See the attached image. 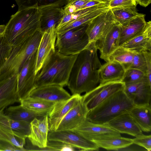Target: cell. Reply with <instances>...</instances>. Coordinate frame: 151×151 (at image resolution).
<instances>
[{
	"instance_id": "obj_40",
	"label": "cell",
	"mask_w": 151,
	"mask_h": 151,
	"mask_svg": "<svg viewBox=\"0 0 151 151\" xmlns=\"http://www.w3.org/2000/svg\"><path fill=\"white\" fill-rule=\"evenodd\" d=\"M47 146L55 151H81L79 149L65 143L57 141L48 140Z\"/></svg>"
},
{
	"instance_id": "obj_30",
	"label": "cell",
	"mask_w": 151,
	"mask_h": 151,
	"mask_svg": "<svg viewBox=\"0 0 151 151\" xmlns=\"http://www.w3.org/2000/svg\"><path fill=\"white\" fill-rule=\"evenodd\" d=\"M109 9L108 6L105 7L83 14L76 19L65 23L56 29L57 33H62L70 29L88 24L96 17Z\"/></svg>"
},
{
	"instance_id": "obj_38",
	"label": "cell",
	"mask_w": 151,
	"mask_h": 151,
	"mask_svg": "<svg viewBox=\"0 0 151 151\" xmlns=\"http://www.w3.org/2000/svg\"><path fill=\"white\" fill-rule=\"evenodd\" d=\"M129 68L140 70L147 75L146 61L143 52H135L132 63Z\"/></svg>"
},
{
	"instance_id": "obj_26",
	"label": "cell",
	"mask_w": 151,
	"mask_h": 151,
	"mask_svg": "<svg viewBox=\"0 0 151 151\" xmlns=\"http://www.w3.org/2000/svg\"><path fill=\"white\" fill-rule=\"evenodd\" d=\"M142 131L150 132L151 130L150 104L134 105L129 112Z\"/></svg>"
},
{
	"instance_id": "obj_23",
	"label": "cell",
	"mask_w": 151,
	"mask_h": 151,
	"mask_svg": "<svg viewBox=\"0 0 151 151\" xmlns=\"http://www.w3.org/2000/svg\"><path fill=\"white\" fill-rule=\"evenodd\" d=\"M126 71L124 66L120 63L115 61H107L99 69V83L122 82Z\"/></svg>"
},
{
	"instance_id": "obj_44",
	"label": "cell",
	"mask_w": 151,
	"mask_h": 151,
	"mask_svg": "<svg viewBox=\"0 0 151 151\" xmlns=\"http://www.w3.org/2000/svg\"><path fill=\"white\" fill-rule=\"evenodd\" d=\"M103 3L97 0H91L86 4L81 9L86 8L88 7L93 6L96 5Z\"/></svg>"
},
{
	"instance_id": "obj_35",
	"label": "cell",
	"mask_w": 151,
	"mask_h": 151,
	"mask_svg": "<svg viewBox=\"0 0 151 151\" xmlns=\"http://www.w3.org/2000/svg\"><path fill=\"white\" fill-rule=\"evenodd\" d=\"M109 3H102L93 6L81 9L71 14H64L56 28H58L62 25L77 19L80 16L97 9L108 6Z\"/></svg>"
},
{
	"instance_id": "obj_18",
	"label": "cell",
	"mask_w": 151,
	"mask_h": 151,
	"mask_svg": "<svg viewBox=\"0 0 151 151\" xmlns=\"http://www.w3.org/2000/svg\"><path fill=\"white\" fill-rule=\"evenodd\" d=\"M145 16V14L139 13L127 23L120 25L119 47L144 31L147 25Z\"/></svg>"
},
{
	"instance_id": "obj_3",
	"label": "cell",
	"mask_w": 151,
	"mask_h": 151,
	"mask_svg": "<svg viewBox=\"0 0 151 151\" xmlns=\"http://www.w3.org/2000/svg\"><path fill=\"white\" fill-rule=\"evenodd\" d=\"M78 54L65 55L56 50L37 74L36 88L49 85L63 87L67 86L72 68Z\"/></svg>"
},
{
	"instance_id": "obj_4",
	"label": "cell",
	"mask_w": 151,
	"mask_h": 151,
	"mask_svg": "<svg viewBox=\"0 0 151 151\" xmlns=\"http://www.w3.org/2000/svg\"><path fill=\"white\" fill-rule=\"evenodd\" d=\"M134 106L124 90H120L88 111L86 119L93 123L106 124L117 117L129 112Z\"/></svg>"
},
{
	"instance_id": "obj_24",
	"label": "cell",
	"mask_w": 151,
	"mask_h": 151,
	"mask_svg": "<svg viewBox=\"0 0 151 151\" xmlns=\"http://www.w3.org/2000/svg\"><path fill=\"white\" fill-rule=\"evenodd\" d=\"M12 133L0 124V151H26V139Z\"/></svg>"
},
{
	"instance_id": "obj_12",
	"label": "cell",
	"mask_w": 151,
	"mask_h": 151,
	"mask_svg": "<svg viewBox=\"0 0 151 151\" xmlns=\"http://www.w3.org/2000/svg\"><path fill=\"white\" fill-rule=\"evenodd\" d=\"M72 130L91 141L98 138L121 136L120 133L106 124L93 123L86 119Z\"/></svg>"
},
{
	"instance_id": "obj_36",
	"label": "cell",
	"mask_w": 151,
	"mask_h": 151,
	"mask_svg": "<svg viewBox=\"0 0 151 151\" xmlns=\"http://www.w3.org/2000/svg\"><path fill=\"white\" fill-rule=\"evenodd\" d=\"M146 78H147L146 75L141 70L129 68L126 70L122 82L126 84L138 81Z\"/></svg>"
},
{
	"instance_id": "obj_5",
	"label": "cell",
	"mask_w": 151,
	"mask_h": 151,
	"mask_svg": "<svg viewBox=\"0 0 151 151\" xmlns=\"http://www.w3.org/2000/svg\"><path fill=\"white\" fill-rule=\"evenodd\" d=\"M42 34L38 30L23 42L13 47L0 69V80L19 73L25 63L37 51Z\"/></svg>"
},
{
	"instance_id": "obj_29",
	"label": "cell",
	"mask_w": 151,
	"mask_h": 151,
	"mask_svg": "<svg viewBox=\"0 0 151 151\" xmlns=\"http://www.w3.org/2000/svg\"><path fill=\"white\" fill-rule=\"evenodd\" d=\"M20 103L28 110L43 116L48 115L55 103L30 96L23 99Z\"/></svg>"
},
{
	"instance_id": "obj_34",
	"label": "cell",
	"mask_w": 151,
	"mask_h": 151,
	"mask_svg": "<svg viewBox=\"0 0 151 151\" xmlns=\"http://www.w3.org/2000/svg\"><path fill=\"white\" fill-rule=\"evenodd\" d=\"M111 9L118 23L123 25L139 14L136 7H117Z\"/></svg>"
},
{
	"instance_id": "obj_47",
	"label": "cell",
	"mask_w": 151,
	"mask_h": 151,
	"mask_svg": "<svg viewBox=\"0 0 151 151\" xmlns=\"http://www.w3.org/2000/svg\"><path fill=\"white\" fill-rule=\"evenodd\" d=\"M103 3H108L111 0H97Z\"/></svg>"
},
{
	"instance_id": "obj_10",
	"label": "cell",
	"mask_w": 151,
	"mask_h": 151,
	"mask_svg": "<svg viewBox=\"0 0 151 151\" xmlns=\"http://www.w3.org/2000/svg\"><path fill=\"white\" fill-rule=\"evenodd\" d=\"M56 27L54 25L42 33L37 52L35 74L40 71L44 64L56 50Z\"/></svg>"
},
{
	"instance_id": "obj_41",
	"label": "cell",
	"mask_w": 151,
	"mask_h": 151,
	"mask_svg": "<svg viewBox=\"0 0 151 151\" xmlns=\"http://www.w3.org/2000/svg\"><path fill=\"white\" fill-rule=\"evenodd\" d=\"M133 143L143 147L148 151H151V135L143 134L132 139Z\"/></svg>"
},
{
	"instance_id": "obj_33",
	"label": "cell",
	"mask_w": 151,
	"mask_h": 151,
	"mask_svg": "<svg viewBox=\"0 0 151 151\" xmlns=\"http://www.w3.org/2000/svg\"><path fill=\"white\" fill-rule=\"evenodd\" d=\"M18 7V10L32 7L37 5L38 8L56 5L63 7L69 0H14Z\"/></svg>"
},
{
	"instance_id": "obj_32",
	"label": "cell",
	"mask_w": 151,
	"mask_h": 151,
	"mask_svg": "<svg viewBox=\"0 0 151 151\" xmlns=\"http://www.w3.org/2000/svg\"><path fill=\"white\" fill-rule=\"evenodd\" d=\"M135 52L122 47H118L110 55L109 61H115L120 63L126 70L130 66Z\"/></svg>"
},
{
	"instance_id": "obj_31",
	"label": "cell",
	"mask_w": 151,
	"mask_h": 151,
	"mask_svg": "<svg viewBox=\"0 0 151 151\" xmlns=\"http://www.w3.org/2000/svg\"><path fill=\"white\" fill-rule=\"evenodd\" d=\"M4 112L6 115L12 119L29 123L35 118L43 116L28 110L21 104L7 107L4 110Z\"/></svg>"
},
{
	"instance_id": "obj_7",
	"label": "cell",
	"mask_w": 151,
	"mask_h": 151,
	"mask_svg": "<svg viewBox=\"0 0 151 151\" xmlns=\"http://www.w3.org/2000/svg\"><path fill=\"white\" fill-rule=\"evenodd\" d=\"M125 86V84L122 81L99 83L92 90L82 96V102L89 111L114 93L124 90Z\"/></svg>"
},
{
	"instance_id": "obj_19",
	"label": "cell",
	"mask_w": 151,
	"mask_h": 151,
	"mask_svg": "<svg viewBox=\"0 0 151 151\" xmlns=\"http://www.w3.org/2000/svg\"><path fill=\"white\" fill-rule=\"evenodd\" d=\"M71 96L63 87L49 85L36 88L31 91L29 96L56 103L67 99Z\"/></svg>"
},
{
	"instance_id": "obj_9",
	"label": "cell",
	"mask_w": 151,
	"mask_h": 151,
	"mask_svg": "<svg viewBox=\"0 0 151 151\" xmlns=\"http://www.w3.org/2000/svg\"><path fill=\"white\" fill-rule=\"evenodd\" d=\"M48 139L65 143L78 148L81 151L99 150V148L93 142L72 130L49 131Z\"/></svg>"
},
{
	"instance_id": "obj_21",
	"label": "cell",
	"mask_w": 151,
	"mask_h": 151,
	"mask_svg": "<svg viewBox=\"0 0 151 151\" xmlns=\"http://www.w3.org/2000/svg\"><path fill=\"white\" fill-rule=\"evenodd\" d=\"M110 127L121 133L136 137L142 131L129 112L123 114L107 123Z\"/></svg>"
},
{
	"instance_id": "obj_1",
	"label": "cell",
	"mask_w": 151,
	"mask_h": 151,
	"mask_svg": "<svg viewBox=\"0 0 151 151\" xmlns=\"http://www.w3.org/2000/svg\"><path fill=\"white\" fill-rule=\"evenodd\" d=\"M97 50L95 42H92L78 54L67 86L72 95L88 93L99 83V69L102 65Z\"/></svg>"
},
{
	"instance_id": "obj_20",
	"label": "cell",
	"mask_w": 151,
	"mask_h": 151,
	"mask_svg": "<svg viewBox=\"0 0 151 151\" xmlns=\"http://www.w3.org/2000/svg\"><path fill=\"white\" fill-rule=\"evenodd\" d=\"M88 111L82 100L65 116L55 131L73 129L86 119Z\"/></svg>"
},
{
	"instance_id": "obj_22",
	"label": "cell",
	"mask_w": 151,
	"mask_h": 151,
	"mask_svg": "<svg viewBox=\"0 0 151 151\" xmlns=\"http://www.w3.org/2000/svg\"><path fill=\"white\" fill-rule=\"evenodd\" d=\"M63 7L53 5L39 8L41 14L40 30L42 33L54 25L57 28L64 15Z\"/></svg>"
},
{
	"instance_id": "obj_27",
	"label": "cell",
	"mask_w": 151,
	"mask_h": 151,
	"mask_svg": "<svg viewBox=\"0 0 151 151\" xmlns=\"http://www.w3.org/2000/svg\"><path fill=\"white\" fill-rule=\"evenodd\" d=\"M0 112V124L14 134L27 138L30 133V123L12 119Z\"/></svg>"
},
{
	"instance_id": "obj_11",
	"label": "cell",
	"mask_w": 151,
	"mask_h": 151,
	"mask_svg": "<svg viewBox=\"0 0 151 151\" xmlns=\"http://www.w3.org/2000/svg\"><path fill=\"white\" fill-rule=\"evenodd\" d=\"M117 23L110 8L96 17L88 24L86 29L89 43L96 42Z\"/></svg>"
},
{
	"instance_id": "obj_28",
	"label": "cell",
	"mask_w": 151,
	"mask_h": 151,
	"mask_svg": "<svg viewBox=\"0 0 151 151\" xmlns=\"http://www.w3.org/2000/svg\"><path fill=\"white\" fill-rule=\"evenodd\" d=\"M99 147L107 150H119L133 144L132 139L114 136L95 139L91 141Z\"/></svg>"
},
{
	"instance_id": "obj_15",
	"label": "cell",
	"mask_w": 151,
	"mask_h": 151,
	"mask_svg": "<svg viewBox=\"0 0 151 151\" xmlns=\"http://www.w3.org/2000/svg\"><path fill=\"white\" fill-rule=\"evenodd\" d=\"M120 24H114L104 35L95 42L96 46L100 52V57L106 62L111 54L118 47Z\"/></svg>"
},
{
	"instance_id": "obj_14",
	"label": "cell",
	"mask_w": 151,
	"mask_h": 151,
	"mask_svg": "<svg viewBox=\"0 0 151 151\" xmlns=\"http://www.w3.org/2000/svg\"><path fill=\"white\" fill-rule=\"evenodd\" d=\"M80 94H74L68 99L56 103L48 115L49 131H55L63 118L73 107L82 100Z\"/></svg>"
},
{
	"instance_id": "obj_45",
	"label": "cell",
	"mask_w": 151,
	"mask_h": 151,
	"mask_svg": "<svg viewBox=\"0 0 151 151\" xmlns=\"http://www.w3.org/2000/svg\"><path fill=\"white\" fill-rule=\"evenodd\" d=\"M137 3L140 5L146 7L150 4L151 2V0H135Z\"/></svg>"
},
{
	"instance_id": "obj_16",
	"label": "cell",
	"mask_w": 151,
	"mask_h": 151,
	"mask_svg": "<svg viewBox=\"0 0 151 151\" xmlns=\"http://www.w3.org/2000/svg\"><path fill=\"white\" fill-rule=\"evenodd\" d=\"M30 124V133L27 138L30 142L40 148L46 147L49 132L48 115L35 118Z\"/></svg>"
},
{
	"instance_id": "obj_8",
	"label": "cell",
	"mask_w": 151,
	"mask_h": 151,
	"mask_svg": "<svg viewBox=\"0 0 151 151\" xmlns=\"http://www.w3.org/2000/svg\"><path fill=\"white\" fill-rule=\"evenodd\" d=\"M37 52L25 63L17 75V93L20 102L29 97L31 91L36 88Z\"/></svg>"
},
{
	"instance_id": "obj_37",
	"label": "cell",
	"mask_w": 151,
	"mask_h": 151,
	"mask_svg": "<svg viewBox=\"0 0 151 151\" xmlns=\"http://www.w3.org/2000/svg\"><path fill=\"white\" fill-rule=\"evenodd\" d=\"M13 47L8 42L4 35L0 36V69L9 58Z\"/></svg>"
},
{
	"instance_id": "obj_2",
	"label": "cell",
	"mask_w": 151,
	"mask_h": 151,
	"mask_svg": "<svg viewBox=\"0 0 151 151\" xmlns=\"http://www.w3.org/2000/svg\"><path fill=\"white\" fill-rule=\"evenodd\" d=\"M41 15L37 5L18 10L6 25L4 37L13 47L22 44L40 30Z\"/></svg>"
},
{
	"instance_id": "obj_39",
	"label": "cell",
	"mask_w": 151,
	"mask_h": 151,
	"mask_svg": "<svg viewBox=\"0 0 151 151\" xmlns=\"http://www.w3.org/2000/svg\"><path fill=\"white\" fill-rule=\"evenodd\" d=\"M91 0H69L63 7L64 14H71L78 11Z\"/></svg>"
},
{
	"instance_id": "obj_46",
	"label": "cell",
	"mask_w": 151,
	"mask_h": 151,
	"mask_svg": "<svg viewBox=\"0 0 151 151\" xmlns=\"http://www.w3.org/2000/svg\"><path fill=\"white\" fill-rule=\"evenodd\" d=\"M6 27V25H0V36L4 35Z\"/></svg>"
},
{
	"instance_id": "obj_13",
	"label": "cell",
	"mask_w": 151,
	"mask_h": 151,
	"mask_svg": "<svg viewBox=\"0 0 151 151\" xmlns=\"http://www.w3.org/2000/svg\"><path fill=\"white\" fill-rule=\"evenodd\" d=\"M125 85L124 91L134 105L150 104L151 83L147 78Z\"/></svg>"
},
{
	"instance_id": "obj_17",
	"label": "cell",
	"mask_w": 151,
	"mask_h": 151,
	"mask_svg": "<svg viewBox=\"0 0 151 151\" xmlns=\"http://www.w3.org/2000/svg\"><path fill=\"white\" fill-rule=\"evenodd\" d=\"M17 74L0 80V112L19 102L17 93Z\"/></svg>"
},
{
	"instance_id": "obj_43",
	"label": "cell",
	"mask_w": 151,
	"mask_h": 151,
	"mask_svg": "<svg viewBox=\"0 0 151 151\" xmlns=\"http://www.w3.org/2000/svg\"><path fill=\"white\" fill-rule=\"evenodd\" d=\"M143 52L146 61L147 76L149 82L151 83V52L146 51Z\"/></svg>"
},
{
	"instance_id": "obj_42",
	"label": "cell",
	"mask_w": 151,
	"mask_h": 151,
	"mask_svg": "<svg viewBox=\"0 0 151 151\" xmlns=\"http://www.w3.org/2000/svg\"><path fill=\"white\" fill-rule=\"evenodd\" d=\"M135 0H111L109 2L110 8L117 7H136Z\"/></svg>"
},
{
	"instance_id": "obj_6",
	"label": "cell",
	"mask_w": 151,
	"mask_h": 151,
	"mask_svg": "<svg viewBox=\"0 0 151 151\" xmlns=\"http://www.w3.org/2000/svg\"><path fill=\"white\" fill-rule=\"evenodd\" d=\"M88 24L70 29L61 34H57L56 50L65 55L78 54L89 44L86 32Z\"/></svg>"
},
{
	"instance_id": "obj_25",
	"label": "cell",
	"mask_w": 151,
	"mask_h": 151,
	"mask_svg": "<svg viewBox=\"0 0 151 151\" xmlns=\"http://www.w3.org/2000/svg\"><path fill=\"white\" fill-rule=\"evenodd\" d=\"M120 47L134 52L148 51L151 52V22L140 34L126 42Z\"/></svg>"
}]
</instances>
